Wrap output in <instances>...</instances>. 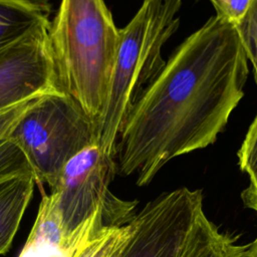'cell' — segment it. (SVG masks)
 <instances>
[{
  "label": "cell",
  "instance_id": "cell-16",
  "mask_svg": "<svg viewBox=\"0 0 257 257\" xmlns=\"http://www.w3.org/2000/svg\"><path fill=\"white\" fill-rule=\"evenodd\" d=\"M32 100L33 99L21 102L15 106L0 111V141L8 136L12 126L15 124V122L18 120V118L21 116V114Z\"/></svg>",
  "mask_w": 257,
  "mask_h": 257
},
{
  "label": "cell",
  "instance_id": "cell-1",
  "mask_svg": "<svg viewBox=\"0 0 257 257\" xmlns=\"http://www.w3.org/2000/svg\"><path fill=\"white\" fill-rule=\"evenodd\" d=\"M248 59L235 23L210 17L173 52L116 143V172L149 185L172 160L213 145L244 96Z\"/></svg>",
  "mask_w": 257,
  "mask_h": 257
},
{
  "label": "cell",
  "instance_id": "cell-9",
  "mask_svg": "<svg viewBox=\"0 0 257 257\" xmlns=\"http://www.w3.org/2000/svg\"><path fill=\"white\" fill-rule=\"evenodd\" d=\"M33 174L15 176L0 182V255L7 253L33 196Z\"/></svg>",
  "mask_w": 257,
  "mask_h": 257
},
{
  "label": "cell",
  "instance_id": "cell-20",
  "mask_svg": "<svg viewBox=\"0 0 257 257\" xmlns=\"http://www.w3.org/2000/svg\"><path fill=\"white\" fill-rule=\"evenodd\" d=\"M215 10H216V15H219V16H223L225 17V11H224V1L223 0H209Z\"/></svg>",
  "mask_w": 257,
  "mask_h": 257
},
{
  "label": "cell",
  "instance_id": "cell-10",
  "mask_svg": "<svg viewBox=\"0 0 257 257\" xmlns=\"http://www.w3.org/2000/svg\"><path fill=\"white\" fill-rule=\"evenodd\" d=\"M46 3L0 0V52L49 23Z\"/></svg>",
  "mask_w": 257,
  "mask_h": 257
},
{
  "label": "cell",
  "instance_id": "cell-19",
  "mask_svg": "<svg viewBox=\"0 0 257 257\" xmlns=\"http://www.w3.org/2000/svg\"><path fill=\"white\" fill-rule=\"evenodd\" d=\"M241 257H257V237L250 243L245 244Z\"/></svg>",
  "mask_w": 257,
  "mask_h": 257
},
{
  "label": "cell",
  "instance_id": "cell-5",
  "mask_svg": "<svg viewBox=\"0 0 257 257\" xmlns=\"http://www.w3.org/2000/svg\"><path fill=\"white\" fill-rule=\"evenodd\" d=\"M115 174V154L98 141L67 161L50 188L65 233L73 231L98 209L102 210L105 226H122L133 220L137 201L123 200L109 189Z\"/></svg>",
  "mask_w": 257,
  "mask_h": 257
},
{
  "label": "cell",
  "instance_id": "cell-13",
  "mask_svg": "<svg viewBox=\"0 0 257 257\" xmlns=\"http://www.w3.org/2000/svg\"><path fill=\"white\" fill-rule=\"evenodd\" d=\"M248 61L254 70L257 84V0H251L242 18L235 23Z\"/></svg>",
  "mask_w": 257,
  "mask_h": 257
},
{
  "label": "cell",
  "instance_id": "cell-3",
  "mask_svg": "<svg viewBox=\"0 0 257 257\" xmlns=\"http://www.w3.org/2000/svg\"><path fill=\"white\" fill-rule=\"evenodd\" d=\"M183 0H144L119 29V42L103 110L95 122L99 144L115 154L133 108L163 70L162 49L180 26Z\"/></svg>",
  "mask_w": 257,
  "mask_h": 257
},
{
  "label": "cell",
  "instance_id": "cell-17",
  "mask_svg": "<svg viewBox=\"0 0 257 257\" xmlns=\"http://www.w3.org/2000/svg\"><path fill=\"white\" fill-rule=\"evenodd\" d=\"M225 17L232 22H238L246 12L251 0H223Z\"/></svg>",
  "mask_w": 257,
  "mask_h": 257
},
{
  "label": "cell",
  "instance_id": "cell-12",
  "mask_svg": "<svg viewBox=\"0 0 257 257\" xmlns=\"http://www.w3.org/2000/svg\"><path fill=\"white\" fill-rule=\"evenodd\" d=\"M133 232L132 221L122 226H106L79 257H117Z\"/></svg>",
  "mask_w": 257,
  "mask_h": 257
},
{
  "label": "cell",
  "instance_id": "cell-2",
  "mask_svg": "<svg viewBox=\"0 0 257 257\" xmlns=\"http://www.w3.org/2000/svg\"><path fill=\"white\" fill-rule=\"evenodd\" d=\"M58 87L94 121L100 116L116 58L119 29L103 0H61L48 26Z\"/></svg>",
  "mask_w": 257,
  "mask_h": 257
},
{
  "label": "cell",
  "instance_id": "cell-6",
  "mask_svg": "<svg viewBox=\"0 0 257 257\" xmlns=\"http://www.w3.org/2000/svg\"><path fill=\"white\" fill-rule=\"evenodd\" d=\"M203 211L201 190L162 193L136 212L132 235L117 257H180Z\"/></svg>",
  "mask_w": 257,
  "mask_h": 257
},
{
  "label": "cell",
  "instance_id": "cell-8",
  "mask_svg": "<svg viewBox=\"0 0 257 257\" xmlns=\"http://www.w3.org/2000/svg\"><path fill=\"white\" fill-rule=\"evenodd\" d=\"M106 227L102 210H96L70 233H65L53 197L43 194L29 236L18 257H79Z\"/></svg>",
  "mask_w": 257,
  "mask_h": 257
},
{
  "label": "cell",
  "instance_id": "cell-4",
  "mask_svg": "<svg viewBox=\"0 0 257 257\" xmlns=\"http://www.w3.org/2000/svg\"><path fill=\"white\" fill-rule=\"evenodd\" d=\"M7 138L25 155L36 184L50 188L70 158L98 141L95 122L63 91L34 98Z\"/></svg>",
  "mask_w": 257,
  "mask_h": 257
},
{
  "label": "cell",
  "instance_id": "cell-18",
  "mask_svg": "<svg viewBox=\"0 0 257 257\" xmlns=\"http://www.w3.org/2000/svg\"><path fill=\"white\" fill-rule=\"evenodd\" d=\"M241 199L244 206L257 216V176L249 178L247 187L241 193Z\"/></svg>",
  "mask_w": 257,
  "mask_h": 257
},
{
  "label": "cell",
  "instance_id": "cell-21",
  "mask_svg": "<svg viewBox=\"0 0 257 257\" xmlns=\"http://www.w3.org/2000/svg\"><path fill=\"white\" fill-rule=\"evenodd\" d=\"M12 1H20V2H30V3H43L44 0H12Z\"/></svg>",
  "mask_w": 257,
  "mask_h": 257
},
{
  "label": "cell",
  "instance_id": "cell-14",
  "mask_svg": "<svg viewBox=\"0 0 257 257\" xmlns=\"http://www.w3.org/2000/svg\"><path fill=\"white\" fill-rule=\"evenodd\" d=\"M33 174L19 147L7 137L0 141V182L20 175Z\"/></svg>",
  "mask_w": 257,
  "mask_h": 257
},
{
  "label": "cell",
  "instance_id": "cell-7",
  "mask_svg": "<svg viewBox=\"0 0 257 257\" xmlns=\"http://www.w3.org/2000/svg\"><path fill=\"white\" fill-rule=\"evenodd\" d=\"M48 26L49 23L38 27L0 52V111L61 91L49 46Z\"/></svg>",
  "mask_w": 257,
  "mask_h": 257
},
{
  "label": "cell",
  "instance_id": "cell-15",
  "mask_svg": "<svg viewBox=\"0 0 257 257\" xmlns=\"http://www.w3.org/2000/svg\"><path fill=\"white\" fill-rule=\"evenodd\" d=\"M238 165L248 178L257 176V113L238 151Z\"/></svg>",
  "mask_w": 257,
  "mask_h": 257
},
{
  "label": "cell",
  "instance_id": "cell-11",
  "mask_svg": "<svg viewBox=\"0 0 257 257\" xmlns=\"http://www.w3.org/2000/svg\"><path fill=\"white\" fill-rule=\"evenodd\" d=\"M245 245L235 236L222 231L208 218L199 215L180 257H241Z\"/></svg>",
  "mask_w": 257,
  "mask_h": 257
}]
</instances>
